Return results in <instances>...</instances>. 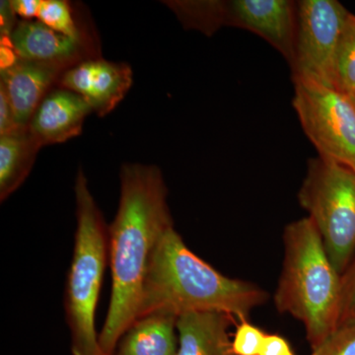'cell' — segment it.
<instances>
[{"instance_id": "obj_1", "label": "cell", "mask_w": 355, "mask_h": 355, "mask_svg": "<svg viewBox=\"0 0 355 355\" xmlns=\"http://www.w3.org/2000/svg\"><path fill=\"white\" fill-rule=\"evenodd\" d=\"M120 177V203L109 226L111 301L99 333L106 355L113 354L137 320L151 254L166 231L174 227L167 187L157 166L125 163Z\"/></svg>"}, {"instance_id": "obj_2", "label": "cell", "mask_w": 355, "mask_h": 355, "mask_svg": "<svg viewBox=\"0 0 355 355\" xmlns=\"http://www.w3.org/2000/svg\"><path fill=\"white\" fill-rule=\"evenodd\" d=\"M252 282L231 279L193 253L174 227L159 240L147 268L137 320L156 311L177 317L197 311H218L246 320L268 300Z\"/></svg>"}, {"instance_id": "obj_3", "label": "cell", "mask_w": 355, "mask_h": 355, "mask_svg": "<svg viewBox=\"0 0 355 355\" xmlns=\"http://www.w3.org/2000/svg\"><path fill=\"white\" fill-rule=\"evenodd\" d=\"M284 260L275 294L280 313L304 326L312 350L338 328L342 310V275L333 266L309 217L291 222L284 232Z\"/></svg>"}, {"instance_id": "obj_4", "label": "cell", "mask_w": 355, "mask_h": 355, "mask_svg": "<svg viewBox=\"0 0 355 355\" xmlns=\"http://www.w3.org/2000/svg\"><path fill=\"white\" fill-rule=\"evenodd\" d=\"M74 193L76 231L64 294L71 354L106 355L100 347L95 314L109 263V226L81 169L77 172Z\"/></svg>"}, {"instance_id": "obj_5", "label": "cell", "mask_w": 355, "mask_h": 355, "mask_svg": "<svg viewBox=\"0 0 355 355\" xmlns=\"http://www.w3.org/2000/svg\"><path fill=\"white\" fill-rule=\"evenodd\" d=\"M298 200L343 275L355 257V171L321 156L311 159Z\"/></svg>"}, {"instance_id": "obj_6", "label": "cell", "mask_w": 355, "mask_h": 355, "mask_svg": "<svg viewBox=\"0 0 355 355\" xmlns=\"http://www.w3.org/2000/svg\"><path fill=\"white\" fill-rule=\"evenodd\" d=\"M293 108L303 130L321 157L355 171V106L336 88L293 79Z\"/></svg>"}, {"instance_id": "obj_7", "label": "cell", "mask_w": 355, "mask_h": 355, "mask_svg": "<svg viewBox=\"0 0 355 355\" xmlns=\"http://www.w3.org/2000/svg\"><path fill=\"white\" fill-rule=\"evenodd\" d=\"M292 79L335 87L338 44L350 13L336 0H300Z\"/></svg>"}, {"instance_id": "obj_8", "label": "cell", "mask_w": 355, "mask_h": 355, "mask_svg": "<svg viewBox=\"0 0 355 355\" xmlns=\"http://www.w3.org/2000/svg\"><path fill=\"white\" fill-rule=\"evenodd\" d=\"M297 3L291 0H212V22L258 35L293 64Z\"/></svg>"}, {"instance_id": "obj_9", "label": "cell", "mask_w": 355, "mask_h": 355, "mask_svg": "<svg viewBox=\"0 0 355 355\" xmlns=\"http://www.w3.org/2000/svg\"><path fill=\"white\" fill-rule=\"evenodd\" d=\"M6 44L20 60L57 65L69 70L89 58L100 57L94 37L71 38L39 20H18Z\"/></svg>"}, {"instance_id": "obj_10", "label": "cell", "mask_w": 355, "mask_h": 355, "mask_svg": "<svg viewBox=\"0 0 355 355\" xmlns=\"http://www.w3.org/2000/svg\"><path fill=\"white\" fill-rule=\"evenodd\" d=\"M132 67L125 62L98 57L67 70L58 86L80 95L94 113L105 116L123 101L132 87Z\"/></svg>"}, {"instance_id": "obj_11", "label": "cell", "mask_w": 355, "mask_h": 355, "mask_svg": "<svg viewBox=\"0 0 355 355\" xmlns=\"http://www.w3.org/2000/svg\"><path fill=\"white\" fill-rule=\"evenodd\" d=\"M90 113L92 108L80 95L57 86L40 103L28 130L41 147L64 144L81 135Z\"/></svg>"}, {"instance_id": "obj_12", "label": "cell", "mask_w": 355, "mask_h": 355, "mask_svg": "<svg viewBox=\"0 0 355 355\" xmlns=\"http://www.w3.org/2000/svg\"><path fill=\"white\" fill-rule=\"evenodd\" d=\"M67 69L57 65L17 60L1 69L0 89L4 91L15 120L21 128H27L33 114L46 95L57 87Z\"/></svg>"}, {"instance_id": "obj_13", "label": "cell", "mask_w": 355, "mask_h": 355, "mask_svg": "<svg viewBox=\"0 0 355 355\" xmlns=\"http://www.w3.org/2000/svg\"><path fill=\"white\" fill-rule=\"evenodd\" d=\"M233 316L218 311H197L178 317L177 355H234L229 328Z\"/></svg>"}, {"instance_id": "obj_14", "label": "cell", "mask_w": 355, "mask_h": 355, "mask_svg": "<svg viewBox=\"0 0 355 355\" xmlns=\"http://www.w3.org/2000/svg\"><path fill=\"white\" fill-rule=\"evenodd\" d=\"M178 317L156 311L135 320L112 355H177Z\"/></svg>"}, {"instance_id": "obj_15", "label": "cell", "mask_w": 355, "mask_h": 355, "mask_svg": "<svg viewBox=\"0 0 355 355\" xmlns=\"http://www.w3.org/2000/svg\"><path fill=\"white\" fill-rule=\"evenodd\" d=\"M42 147L27 128L0 135V200L22 186Z\"/></svg>"}, {"instance_id": "obj_16", "label": "cell", "mask_w": 355, "mask_h": 355, "mask_svg": "<svg viewBox=\"0 0 355 355\" xmlns=\"http://www.w3.org/2000/svg\"><path fill=\"white\" fill-rule=\"evenodd\" d=\"M37 20L71 38L92 36L80 23L72 4L64 0H42Z\"/></svg>"}, {"instance_id": "obj_17", "label": "cell", "mask_w": 355, "mask_h": 355, "mask_svg": "<svg viewBox=\"0 0 355 355\" xmlns=\"http://www.w3.org/2000/svg\"><path fill=\"white\" fill-rule=\"evenodd\" d=\"M335 87L352 96L355 91V15L349 13L338 44Z\"/></svg>"}, {"instance_id": "obj_18", "label": "cell", "mask_w": 355, "mask_h": 355, "mask_svg": "<svg viewBox=\"0 0 355 355\" xmlns=\"http://www.w3.org/2000/svg\"><path fill=\"white\" fill-rule=\"evenodd\" d=\"M311 355H355V320L340 324Z\"/></svg>"}, {"instance_id": "obj_19", "label": "cell", "mask_w": 355, "mask_h": 355, "mask_svg": "<svg viewBox=\"0 0 355 355\" xmlns=\"http://www.w3.org/2000/svg\"><path fill=\"white\" fill-rule=\"evenodd\" d=\"M266 334L254 326L247 320H243L235 331L232 340V352L234 355L260 354Z\"/></svg>"}, {"instance_id": "obj_20", "label": "cell", "mask_w": 355, "mask_h": 355, "mask_svg": "<svg viewBox=\"0 0 355 355\" xmlns=\"http://www.w3.org/2000/svg\"><path fill=\"white\" fill-rule=\"evenodd\" d=\"M342 310L338 326L355 320V257L342 275Z\"/></svg>"}, {"instance_id": "obj_21", "label": "cell", "mask_w": 355, "mask_h": 355, "mask_svg": "<svg viewBox=\"0 0 355 355\" xmlns=\"http://www.w3.org/2000/svg\"><path fill=\"white\" fill-rule=\"evenodd\" d=\"M23 130L17 125L12 107L3 90L0 89V135Z\"/></svg>"}, {"instance_id": "obj_22", "label": "cell", "mask_w": 355, "mask_h": 355, "mask_svg": "<svg viewBox=\"0 0 355 355\" xmlns=\"http://www.w3.org/2000/svg\"><path fill=\"white\" fill-rule=\"evenodd\" d=\"M259 355H296L284 336L266 334Z\"/></svg>"}, {"instance_id": "obj_23", "label": "cell", "mask_w": 355, "mask_h": 355, "mask_svg": "<svg viewBox=\"0 0 355 355\" xmlns=\"http://www.w3.org/2000/svg\"><path fill=\"white\" fill-rule=\"evenodd\" d=\"M11 6L14 13L22 20H35L38 17L42 0H13Z\"/></svg>"}, {"instance_id": "obj_24", "label": "cell", "mask_w": 355, "mask_h": 355, "mask_svg": "<svg viewBox=\"0 0 355 355\" xmlns=\"http://www.w3.org/2000/svg\"><path fill=\"white\" fill-rule=\"evenodd\" d=\"M350 97H352V101H354V106H355V91H354V94L350 96Z\"/></svg>"}]
</instances>
